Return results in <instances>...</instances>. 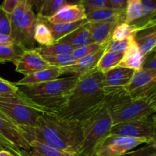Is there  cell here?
<instances>
[{"label": "cell", "mask_w": 156, "mask_h": 156, "mask_svg": "<svg viewBox=\"0 0 156 156\" xmlns=\"http://www.w3.org/2000/svg\"><path fill=\"white\" fill-rule=\"evenodd\" d=\"M105 104L103 73L94 70L79 77L66 104L57 114L66 120L80 121Z\"/></svg>", "instance_id": "obj_2"}, {"label": "cell", "mask_w": 156, "mask_h": 156, "mask_svg": "<svg viewBox=\"0 0 156 156\" xmlns=\"http://www.w3.org/2000/svg\"><path fill=\"white\" fill-rule=\"evenodd\" d=\"M105 96V105L114 125L152 117L155 114L144 98H133L128 94L126 88L112 91Z\"/></svg>", "instance_id": "obj_4"}, {"label": "cell", "mask_w": 156, "mask_h": 156, "mask_svg": "<svg viewBox=\"0 0 156 156\" xmlns=\"http://www.w3.org/2000/svg\"><path fill=\"white\" fill-rule=\"evenodd\" d=\"M152 53V54H155V55H156V48H155V50H154L153 51H152V53Z\"/></svg>", "instance_id": "obj_47"}, {"label": "cell", "mask_w": 156, "mask_h": 156, "mask_svg": "<svg viewBox=\"0 0 156 156\" xmlns=\"http://www.w3.org/2000/svg\"><path fill=\"white\" fill-rule=\"evenodd\" d=\"M123 53H114V52H105L99 59L96 70L101 73H105L115 67L118 66L122 60Z\"/></svg>", "instance_id": "obj_24"}, {"label": "cell", "mask_w": 156, "mask_h": 156, "mask_svg": "<svg viewBox=\"0 0 156 156\" xmlns=\"http://www.w3.org/2000/svg\"><path fill=\"white\" fill-rule=\"evenodd\" d=\"M24 50L16 45L0 46V63L11 62L15 63Z\"/></svg>", "instance_id": "obj_31"}, {"label": "cell", "mask_w": 156, "mask_h": 156, "mask_svg": "<svg viewBox=\"0 0 156 156\" xmlns=\"http://www.w3.org/2000/svg\"><path fill=\"white\" fill-rule=\"evenodd\" d=\"M13 155H14V156H21L18 153V154H13Z\"/></svg>", "instance_id": "obj_48"}, {"label": "cell", "mask_w": 156, "mask_h": 156, "mask_svg": "<svg viewBox=\"0 0 156 156\" xmlns=\"http://www.w3.org/2000/svg\"><path fill=\"white\" fill-rule=\"evenodd\" d=\"M0 136L19 149L29 152L30 145L19 126L15 125L0 111Z\"/></svg>", "instance_id": "obj_14"}, {"label": "cell", "mask_w": 156, "mask_h": 156, "mask_svg": "<svg viewBox=\"0 0 156 156\" xmlns=\"http://www.w3.org/2000/svg\"><path fill=\"white\" fill-rule=\"evenodd\" d=\"M34 5L36 6L37 17L48 20L54 16L62 8L69 4L66 0H42L33 1Z\"/></svg>", "instance_id": "obj_21"}, {"label": "cell", "mask_w": 156, "mask_h": 156, "mask_svg": "<svg viewBox=\"0 0 156 156\" xmlns=\"http://www.w3.org/2000/svg\"><path fill=\"white\" fill-rule=\"evenodd\" d=\"M133 38L125 39L123 41H111L108 42L105 52H114V53H124L127 49Z\"/></svg>", "instance_id": "obj_36"}, {"label": "cell", "mask_w": 156, "mask_h": 156, "mask_svg": "<svg viewBox=\"0 0 156 156\" xmlns=\"http://www.w3.org/2000/svg\"><path fill=\"white\" fill-rule=\"evenodd\" d=\"M44 59L50 64V66L57 67L59 69L73 65L76 61L75 58L72 56V54H61L45 56Z\"/></svg>", "instance_id": "obj_32"}, {"label": "cell", "mask_w": 156, "mask_h": 156, "mask_svg": "<svg viewBox=\"0 0 156 156\" xmlns=\"http://www.w3.org/2000/svg\"><path fill=\"white\" fill-rule=\"evenodd\" d=\"M143 69H156V55L150 53L145 59L143 66Z\"/></svg>", "instance_id": "obj_42"}, {"label": "cell", "mask_w": 156, "mask_h": 156, "mask_svg": "<svg viewBox=\"0 0 156 156\" xmlns=\"http://www.w3.org/2000/svg\"><path fill=\"white\" fill-rule=\"evenodd\" d=\"M120 156H156V146L149 144L137 150L126 152Z\"/></svg>", "instance_id": "obj_37"}, {"label": "cell", "mask_w": 156, "mask_h": 156, "mask_svg": "<svg viewBox=\"0 0 156 156\" xmlns=\"http://www.w3.org/2000/svg\"><path fill=\"white\" fill-rule=\"evenodd\" d=\"M0 145H1L5 149L9 150V152H12V154H18V152H20V150H21V149L12 145L10 143H9L5 139H4L2 136H0Z\"/></svg>", "instance_id": "obj_41"}, {"label": "cell", "mask_w": 156, "mask_h": 156, "mask_svg": "<svg viewBox=\"0 0 156 156\" xmlns=\"http://www.w3.org/2000/svg\"><path fill=\"white\" fill-rule=\"evenodd\" d=\"M142 16V0H127L124 23L132 24Z\"/></svg>", "instance_id": "obj_29"}, {"label": "cell", "mask_w": 156, "mask_h": 156, "mask_svg": "<svg viewBox=\"0 0 156 156\" xmlns=\"http://www.w3.org/2000/svg\"><path fill=\"white\" fill-rule=\"evenodd\" d=\"M10 15L5 13L0 6V34L10 35Z\"/></svg>", "instance_id": "obj_38"}, {"label": "cell", "mask_w": 156, "mask_h": 156, "mask_svg": "<svg viewBox=\"0 0 156 156\" xmlns=\"http://www.w3.org/2000/svg\"><path fill=\"white\" fill-rule=\"evenodd\" d=\"M86 24L81 26L74 31L64 37L63 38L59 40L58 43H62V44L72 46L76 49L92 44L91 41L90 32Z\"/></svg>", "instance_id": "obj_22"}, {"label": "cell", "mask_w": 156, "mask_h": 156, "mask_svg": "<svg viewBox=\"0 0 156 156\" xmlns=\"http://www.w3.org/2000/svg\"><path fill=\"white\" fill-rule=\"evenodd\" d=\"M47 21V20H46ZM49 27L51 30L52 34L53 35L56 42H58L59 40L63 38L69 34L72 33L76 30L77 28L80 27L81 26L84 25L87 23L86 19L82 20V21H77V22H73V23H66V24H51L50 23L47 22Z\"/></svg>", "instance_id": "obj_26"}, {"label": "cell", "mask_w": 156, "mask_h": 156, "mask_svg": "<svg viewBox=\"0 0 156 156\" xmlns=\"http://www.w3.org/2000/svg\"><path fill=\"white\" fill-rule=\"evenodd\" d=\"M126 0H108V9L117 11H126Z\"/></svg>", "instance_id": "obj_40"}, {"label": "cell", "mask_w": 156, "mask_h": 156, "mask_svg": "<svg viewBox=\"0 0 156 156\" xmlns=\"http://www.w3.org/2000/svg\"><path fill=\"white\" fill-rule=\"evenodd\" d=\"M76 48L72 46L62 43L56 42L53 45L47 46V47H35V50L43 57L45 56H55V55L61 54H72Z\"/></svg>", "instance_id": "obj_27"}, {"label": "cell", "mask_w": 156, "mask_h": 156, "mask_svg": "<svg viewBox=\"0 0 156 156\" xmlns=\"http://www.w3.org/2000/svg\"><path fill=\"white\" fill-rule=\"evenodd\" d=\"M149 141L144 139L109 135L100 145L93 156H120Z\"/></svg>", "instance_id": "obj_9"}, {"label": "cell", "mask_w": 156, "mask_h": 156, "mask_svg": "<svg viewBox=\"0 0 156 156\" xmlns=\"http://www.w3.org/2000/svg\"><path fill=\"white\" fill-rule=\"evenodd\" d=\"M134 40L145 58L155 50L156 48V17L137 28Z\"/></svg>", "instance_id": "obj_13"}, {"label": "cell", "mask_w": 156, "mask_h": 156, "mask_svg": "<svg viewBox=\"0 0 156 156\" xmlns=\"http://www.w3.org/2000/svg\"><path fill=\"white\" fill-rule=\"evenodd\" d=\"M156 85V69H143L134 72L126 91L133 98H142Z\"/></svg>", "instance_id": "obj_10"}, {"label": "cell", "mask_w": 156, "mask_h": 156, "mask_svg": "<svg viewBox=\"0 0 156 156\" xmlns=\"http://www.w3.org/2000/svg\"><path fill=\"white\" fill-rule=\"evenodd\" d=\"M28 143L40 142L71 155L79 156L82 133L80 121L62 118L57 114H43L35 127L21 126Z\"/></svg>", "instance_id": "obj_1"}, {"label": "cell", "mask_w": 156, "mask_h": 156, "mask_svg": "<svg viewBox=\"0 0 156 156\" xmlns=\"http://www.w3.org/2000/svg\"><path fill=\"white\" fill-rule=\"evenodd\" d=\"M14 64L15 65V71L24 76L51 67L44 57L35 50V48L24 50Z\"/></svg>", "instance_id": "obj_11"}, {"label": "cell", "mask_w": 156, "mask_h": 156, "mask_svg": "<svg viewBox=\"0 0 156 156\" xmlns=\"http://www.w3.org/2000/svg\"><path fill=\"white\" fill-rule=\"evenodd\" d=\"M22 94L19 87L17 86L15 83L0 77V97H15L21 95Z\"/></svg>", "instance_id": "obj_34"}, {"label": "cell", "mask_w": 156, "mask_h": 156, "mask_svg": "<svg viewBox=\"0 0 156 156\" xmlns=\"http://www.w3.org/2000/svg\"><path fill=\"white\" fill-rule=\"evenodd\" d=\"M152 122H153V132H152V138L151 144L156 146V114L152 115Z\"/></svg>", "instance_id": "obj_44"}, {"label": "cell", "mask_w": 156, "mask_h": 156, "mask_svg": "<svg viewBox=\"0 0 156 156\" xmlns=\"http://www.w3.org/2000/svg\"><path fill=\"white\" fill-rule=\"evenodd\" d=\"M153 122L152 117L123 122L113 126L110 135L144 139L152 143Z\"/></svg>", "instance_id": "obj_8"}, {"label": "cell", "mask_w": 156, "mask_h": 156, "mask_svg": "<svg viewBox=\"0 0 156 156\" xmlns=\"http://www.w3.org/2000/svg\"><path fill=\"white\" fill-rule=\"evenodd\" d=\"M0 111L19 127H35L37 125L38 119L43 114L41 111L31 107L15 102L7 101L1 98Z\"/></svg>", "instance_id": "obj_7"}, {"label": "cell", "mask_w": 156, "mask_h": 156, "mask_svg": "<svg viewBox=\"0 0 156 156\" xmlns=\"http://www.w3.org/2000/svg\"><path fill=\"white\" fill-rule=\"evenodd\" d=\"M105 48L102 49L97 53L78 59L73 65L61 68V74L72 75V76L80 77L92 73L96 70L98 62L103 53H105Z\"/></svg>", "instance_id": "obj_15"}, {"label": "cell", "mask_w": 156, "mask_h": 156, "mask_svg": "<svg viewBox=\"0 0 156 156\" xmlns=\"http://www.w3.org/2000/svg\"><path fill=\"white\" fill-rule=\"evenodd\" d=\"M156 17V0H142V16L133 24L136 28Z\"/></svg>", "instance_id": "obj_28"}, {"label": "cell", "mask_w": 156, "mask_h": 156, "mask_svg": "<svg viewBox=\"0 0 156 156\" xmlns=\"http://www.w3.org/2000/svg\"><path fill=\"white\" fill-rule=\"evenodd\" d=\"M145 59L146 58L143 56L138 45L133 39L123 53V59L119 63L118 67L130 69L134 71H137L143 68Z\"/></svg>", "instance_id": "obj_19"}, {"label": "cell", "mask_w": 156, "mask_h": 156, "mask_svg": "<svg viewBox=\"0 0 156 156\" xmlns=\"http://www.w3.org/2000/svg\"><path fill=\"white\" fill-rule=\"evenodd\" d=\"M34 41L39 44L41 47L51 46L56 44L51 30L45 19L37 17V24L34 30Z\"/></svg>", "instance_id": "obj_23"}, {"label": "cell", "mask_w": 156, "mask_h": 156, "mask_svg": "<svg viewBox=\"0 0 156 156\" xmlns=\"http://www.w3.org/2000/svg\"><path fill=\"white\" fill-rule=\"evenodd\" d=\"M29 145V152L33 156H76L35 140L30 141Z\"/></svg>", "instance_id": "obj_25"}, {"label": "cell", "mask_w": 156, "mask_h": 156, "mask_svg": "<svg viewBox=\"0 0 156 156\" xmlns=\"http://www.w3.org/2000/svg\"><path fill=\"white\" fill-rule=\"evenodd\" d=\"M37 19V16L34 11V2L31 0H20L10 15V37L15 45L24 51L36 47L34 30Z\"/></svg>", "instance_id": "obj_6"}, {"label": "cell", "mask_w": 156, "mask_h": 156, "mask_svg": "<svg viewBox=\"0 0 156 156\" xmlns=\"http://www.w3.org/2000/svg\"><path fill=\"white\" fill-rule=\"evenodd\" d=\"M108 44H91L88 45L84 46V47L76 48L74 51L72 53V56L75 58L76 60L83 58L85 56H89V55L95 53L100 51L102 49L106 48Z\"/></svg>", "instance_id": "obj_33"}, {"label": "cell", "mask_w": 156, "mask_h": 156, "mask_svg": "<svg viewBox=\"0 0 156 156\" xmlns=\"http://www.w3.org/2000/svg\"><path fill=\"white\" fill-rule=\"evenodd\" d=\"M126 11H117L111 9H103L86 15L87 22L124 23Z\"/></svg>", "instance_id": "obj_20"}, {"label": "cell", "mask_w": 156, "mask_h": 156, "mask_svg": "<svg viewBox=\"0 0 156 156\" xmlns=\"http://www.w3.org/2000/svg\"><path fill=\"white\" fill-rule=\"evenodd\" d=\"M61 74V70L57 67L51 66L48 69L41 70L29 76H24L15 83L17 86H30V85H38L49 81L58 79Z\"/></svg>", "instance_id": "obj_18"}, {"label": "cell", "mask_w": 156, "mask_h": 156, "mask_svg": "<svg viewBox=\"0 0 156 156\" xmlns=\"http://www.w3.org/2000/svg\"><path fill=\"white\" fill-rule=\"evenodd\" d=\"M78 80L79 76H71L19 88L38 106L58 114L66 104Z\"/></svg>", "instance_id": "obj_3"}, {"label": "cell", "mask_w": 156, "mask_h": 156, "mask_svg": "<svg viewBox=\"0 0 156 156\" xmlns=\"http://www.w3.org/2000/svg\"><path fill=\"white\" fill-rule=\"evenodd\" d=\"M1 149H5L1 146V145H0V150H1Z\"/></svg>", "instance_id": "obj_49"}, {"label": "cell", "mask_w": 156, "mask_h": 156, "mask_svg": "<svg viewBox=\"0 0 156 156\" xmlns=\"http://www.w3.org/2000/svg\"><path fill=\"white\" fill-rule=\"evenodd\" d=\"M30 155H31V154H30ZM32 156H33V155H32Z\"/></svg>", "instance_id": "obj_50"}, {"label": "cell", "mask_w": 156, "mask_h": 156, "mask_svg": "<svg viewBox=\"0 0 156 156\" xmlns=\"http://www.w3.org/2000/svg\"><path fill=\"white\" fill-rule=\"evenodd\" d=\"M0 156H14L13 154L9 150L6 149H1L0 150Z\"/></svg>", "instance_id": "obj_45"}, {"label": "cell", "mask_w": 156, "mask_h": 156, "mask_svg": "<svg viewBox=\"0 0 156 156\" xmlns=\"http://www.w3.org/2000/svg\"><path fill=\"white\" fill-rule=\"evenodd\" d=\"M79 2L82 5L86 15L98 10L107 9L108 5V0H82Z\"/></svg>", "instance_id": "obj_35"}, {"label": "cell", "mask_w": 156, "mask_h": 156, "mask_svg": "<svg viewBox=\"0 0 156 156\" xmlns=\"http://www.w3.org/2000/svg\"><path fill=\"white\" fill-rule=\"evenodd\" d=\"M134 70L123 67H115L103 74V88L105 94L125 88L130 82Z\"/></svg>", "instance_id": "obj_12"}, {"label": "cell", "mask_w": 156, "mask_h": 156, "mask_svg": "<svg viewBox=\"0 0 156 156\" xmlns=\"http://www.w3.org/2000/svg\"><path fill=\"white\" fill-rule=\"evenodd\" d=\"M18 154H19L21 156H32L31 155H30V152H27V151L23 150V149H21Z\"/></svg>", "instance_id": "obj_46"}, {"label": "cell", "mask_w": 156, "mask_h": 156, "mask_svg": "<svg viewBox=\"0 0 156 156\" xmlns=\"http://www.w3.org/2000/svg\"><path fill=\"white\" fill-rule=\"evenodd\" d=\"M137 28L133 24L121 23L116 26L112 34V41H123L125 39L133 38L135 37Z\"/></svg>", "instance_id": "obj_30"}, {"label": "cell", "mask_w": 156, "mask_h": 156, "mask_svg": "<svg viewBox=\"0 0 156 156\" xmlns=\"http://www.w3.org/2000/svg\"><path fill=\"white\" fill-rule=\"evenodd\" d=\"M86 19V13L79 2L69 3L60 9L54 16L47 20L51 24L73 23Z\"/></svg>", "instance_id": "obj_16"}, {"label": "cell", "mask_w": 156, "mask_h": 156, "mask_svg": "<svg viewBox=\"0 0 156 156\" xmlns=\"http://www.w3.org/2000/svg\"><path fill=\"white\" fill-rule=\"evenodd\" d=\"M20 0H5L1 4V8L5 13L11 15L18 6Z\"/></svg>", "instance_id": "obj_39"}, {"label": "cell", "mask_w": 156, "mask_h": 156, "mask_svg": "<svg viewBox=\"0 0 156 156\" xmlns=\"http://www.w3.org/2000/svg\"><path fill=\"white\" fill-rule=\"evenodd\" d=\"M92 44H105L111 40L112 34L117 23L87 22Z\"/></svg>", "instance_id": "obj_17"}, {"label": "cell", "mask_w": 156, "mask_h": 156, "mask_svg": "<svg viewBox=\"0 0 156 156\" xmlns=\"http://www.w3.org/2000/svg\"><path fill=\"white\" fill-rule=\"evenodd\" d=\"M15 45L13 40L10 35L0 34V46H12Z\"/></svg>", "instance_id": "obj_43"}, {"label": "cell", "mask_w": 156, "mask_h": 156, "mask_svg": "<svg viewBox=\"0 0 156 156\" xmlns=\"http://www.w3.org/2000/svg\"><path fill=\"white\" fill-rule=\"evenodd\" d=\"M82 139L79 156H93L111 134L113 122L105 105L80 120Z\"/></svg>", "instance_id": "obj_5"}]
</instances>
